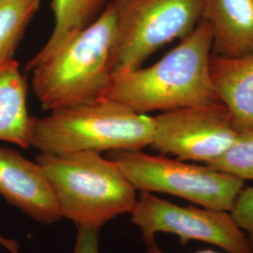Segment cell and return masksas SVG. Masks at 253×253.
Returning <instances> with one entry per match:
<instances>
[{"label": "cell", "mask_w": 253, "mask_h": 253, "mask_svg": "<svg viewBox=\"0 0 253 253\" xmlns=\"http://www.w3.org/2000/svg\"><path fill=\"white\" fill-rule=\"evenodd\" d=\"M49 180L62 217L78 228L100 229L132 212L135 188L118 164L100 152L40 153L36 158Z\"/></svg>", "instance_id": "obj_3"}, {"label": "cell", "mask_w": 253, "mask_h": 253, "mask_svg": "<svg viewBox=\"0 0 253 253\" xmlns=\"http://www.w3.org/2000/svg\"><path fill=\"white\" fill-rule=\"evenodd\" d=\"M212 29L213 54H253V0H203V18Z\"/></svg>", "instance_id": "obj_11"}, {"label": "cell", "mask_w": 253, "mask_h": 253, "mask_svg": "<svg viewBox=\"0 0 253 253\" xmlns=\"http://www.w3.org/2000/svg\"><path fill=\"white\" fill-rule=\"evenodd\" d=\"M112 0H53L54 30L45 45L29 62H36L51 54L66 40L88 27Z\"/></svg>", "instance_id": "obj_13"}, {"label": "cell", "mask_w": 253, "mask_h": 253, "mask_svg": "<svg viewBox=\"0 0 253 253\" xmlns=\"http://www.w3.org/2000/svg\"><path fill=\"white\" fill-rule=\"evenodd\" d=\"M0 195L41 224L62 218L42 166L7 147H0Z\"/></svg>", "instance_id": "obj_9"}, {"label": "cell", "mask_w": 253, "mask_h": 253, "mask_svg": "<svg viewBox=\"0 0 253 253\" xmlns=\"http://www.w3.org/2000/svg\"><path fill=\"white\" fill-rule=\"evenodd\" d=\"M210 76L217 99L238 132L253 131V54L240 57L211 54Z\"/></svg>", "instance_id": "obj_10"}, {"label": "cell", "mask_w": 253, "mask_h": 253, "mask_svg": "<svg viewBox=\"0 0 253 253\" xmlns=\"http://www.w3.org/2000/svg\"><path fill=\"white\" fill-rule=\"evenodd\" d=\"M145 253H167L163 252V250H161L156 242H154L152 244L147 245L146 246V251ZM194 253H219L212 250H204V251H199ZM250 253H253V252Z\"/></svg>", "instance_id": "obj_19"}, {"label": "cell", "mask_w": 253, "mask_h": 253, "mask_svg": "<svg viewBox=\"0 0 253 253\" xmlns=\"http://www.w3.org/2000/svg\"><path fill=\"white\" fill-rule=\"evenodd\" d=\"M212 41L210 24L202 19L158 62L113 75L104 98L145 115L218 102L210 76Z\"/></svg>", "instance_id": "obj_1"}, {"label": "cell", "mask_w": 253, "mask_h": 253, "mask_svg": "<svg viewBox=\"0 0 253 253\" xmlns=\"http://www.w3.org/2000/svg\"><path fill=\"white\" fill-rule=\"evenodd\" d=\"M130 217L146 246L156 242L157 234L165 233L177 235L182 245L194 240L217 246L228 253H252L247 236L230 212L180 207L141 191Z\"/></svg>", "instance_id": "obj_7"}, {"label": "cell", "mask_w": 253, "mask_h": 253, "mask_svg": "<svg viewBox=\"0 0 253 253\" xmlns=\"http://www.w3.org/2000/svg\"><path fill=\"white\" fill-rule=\"evenodd\" d=\"M27 84L14 59L0 64V141L31 147L34 117L27 110Z\"/></svg>", "instance_id": "obj_12"}, {"label": "cell", "mask_w": 253, "mask_h": 253, "mask_svg": "<svg viewBox=\"0 0 253 253\" xmlns=\"http://www.w3.org/2000/svg\"><path fill=\"white\" fill-rule=\"evenodd\" d=\"M0 246L4 247L10 253H20L19 245L17 242H15L14 240H11V239L5 238L1 235H0Z\"/></svg>", "instance_id": "obj_18"}, {"label": "cell", "mask_w": 253, "mask_h": 253, "mask_svg": "<svg viewBox=\"0 0 253 253\" xmlns=\"http://www.w3.org/2000/svg\"><path fill=\"white\" fill-rule=\"evenodd\" d=\"M108 158L136 190L180 197L202 208L231 212L245 181L208 165H199L142 150L109 152Z\"/></svg>", "instance_id": "obj_5"}, {"label": "cell", "mask_w": 253, "mask_h": 253, "mask_svg": "<svg viewBox=\"0 0 253 253\" xmlns=\"http://www.w3.org/2000/svg\"><path fill=\"white\" fill-rule=\"evenodd\" d=\"M116 35L112 75L133 71L161 47L190 33L203 18V0H113Z\"/></svg>", "instance_id": "obj_6"}, {"label": "cell", "mask_w": 253, "mask_h": 253, "mask_svg": "<svg viewBox=\"0 0 253 253\" xmlns=\"http://www.w3.org/2000/svg\"><path fill=\"white\" fill-rule=\"evenodd\" d=\"M116 35L113 0L88 27L66 40L46 57L28 62L32 87L50 112L104 98L112 79Z\"/></svg>", "instance_id": "obj_2"}, {"label": "cell", "mask_w": 253, "mask_h": 253, "mask_svg": "<svg viewBox=\"0 0 253 253\" xmlns=\"http://www.w3.org/2000/svg\"><path fill=\"white\" fill-rule=\"evenodd\" d=\"M208 165L241 180H253V131L239 132L226 152Z\"/></svg>", "instance_id": "obj_15"}, {"label": "cell", "mask_w": 253, "mask_h": 253, "mask_svg": "<svg viewBox=\"0 0 253 253\" xmlns=\"http://www.w3.org/2000/svg\"><path fill=\"white\" fill-rule=\"evenodd\" d=\"M230 214L244 232L253 252V187H244L241 190Z\"/></svg>", "instance_id": "obj_16"}, {"label": "cell", "mask_w": 253, "mask_h": 253, "mask_svg": "<svg viewBox=\"0 0 253 253\" xmlns=\"http://www.w3.org/2000/svg\"><path fill=\"white\" fill-rule=\"evenodd\" d=\"M42 0H0V64L13 59Z\"/></svg>", "instance_id": "obj_14"}, {"label": "cell", "mask_w": 253, "mask_h": 253, "mask_svg": "<svg viewBox=\"0 0 253 253\" xmlns=\"http://www.w3.org/2000/svg\"><path fill=\"white\" fill-rule=\"evenodd\" d=\"M154 132V117L101 98L35 118L31 147L44 154L142 150Z\"/></svg>", "instance_id": "obj_4"}, {"label": "cell", "mask_w": 253, "mask_h": 253, "mask_svg": "<svg viewBox=\"0 0 253 253\" xmlns=\"http://www.w3.org/2000/svg\"><path fill=\"white\" fill-rule=\"evenodd\" d=\"M100 230L97 228H78L73 253H100Z\"/></svg>", "instance_id": "obj_17"}, {"label": "cell", "mask_w": 253, "mask_h": 253, "mask_svg": "<svg viewBox=\"0 0 253 253\" xmlns=\"http://www.w3.org/2000/svg\"><path fill=\"white\" fill-rule=\"evenodd\" d=\"M151 147L157 152L185 162H215L232 146L238 135L221 102L164 112L154 117Z\"/></svg>", "instance_id": "obj_8"}]
</instances>
